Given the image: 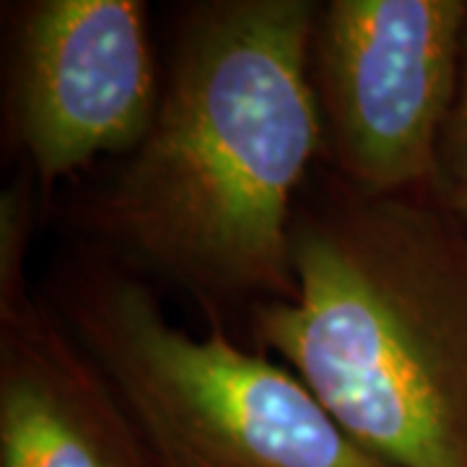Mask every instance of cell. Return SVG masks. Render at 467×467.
I'll return each instance as SVG.
<instances>
[{
  "mask_svg": "<svg viewBox=\"0 0 467 467\" xmlns=\"http://www.w3.org/2000/svg\"><path fill=\"white\" fill-rule=\"evenodd\" d=\"M296 301L252 306L275 350L392 467H467V221L426 192L330 180L291 221Z\"/></svg>",
  "mask_w": 467,
  "mask_h": 467,
  "instance_id": "cell-2",
  "label": "cell"
},
{
  "mask_svg": "<svg viewBox=\"0 0 467 467\" xmlns=\"http://www.w3.org/2000/svg\"><path fill=\"white\" fill-rule=\"evenodd\" d=\"M32 180L21 177L0 195V309L32 296L26 254L32 244Z\"/></svg>",
  "mask_w": 467,
  "mask_h": 467,
  "instance_id": "cell-7",
  "label": "cell"
},
{
  "mask_svg": "<svg viewBox=\"0 0 467 467\" xmlns=\"http://www.w3.org/2000/svg\"><path fill=\"white\" fill-rule=\"evenodd\" d=\"M431 195L467 221V32L462 45V66L457 97L451 104L447 128L439 140Z\"/></svg>",
  "mask_w": 467,
  "mask_h": 467,
  "instance_id": "cell-8",
  "label": "cell"
},
{
  "mask_svg": "<svg viewBox=\"0 0 467 467\" xmlns=\"http://www.w3.org/2000/svg\"><path fill=\"white\" fill-rule=\"evenodd\" d=\"M0 467H153L47 299L0 309Z\"/></svg>",
  "mask_w": 467,
  "mask_h": 467,
  "instance_id": "cell-6",
  "label": "cell"
},
{
  "mask_svg": "<svg viewBox=\"0 0 467 467\" xmlns=\"http://www.w3.org/2000/svg\"><path fill=\"white\" fill-rule=\"evenodd\" d=\"M317 14L312 0L184 11L149 133L84 208L104 254L201 301H296L291 221L325 149Z\"/></svg>",
  "mask_w": 467,
  "mask_h": 467,
  "instance_id": "cell-1",
  "label": "cell"
},
{
  "mask_svg": "<svg viewBox=\"0 0 467 467\" xmlns=\"http://www.w3.org/2000/svg\"><path fill=\"white\" fill-rule=\"evenodd\" d=\"M161 88L138 0H36L18 14L8 119L45 190L146 138Z\"/></svg>",
  "mask_w": 467,
  "mask_h": 467,
  "instance_id": "cell-5",
  "label": "cell"
},
{
  "mask_svg": "<svg viewBox=\"0 0 467 467\" xmlns=\"http://www.w3.org/2000/svg\"><path fill=\"white\" fill-rule=\"evenodd\" d=\"M47 304L112 387L153 467H392L356 444L288 367L167 317L104 252L57 267Z\"/></svg>",
  "mask_w": 467,
  "mask_h": 467,
  "instance_id": "cell-3",
  "label": "cell"
},
{
  "mask_svg": "<svg viewBox=\"0 0 467 467\" xmlns=\"http://www.w3.org/2000/svg\"><path fill=\"white\" fill-rule=\"evenodd\" d=\"M465 32L467 0L319 5L309 76L337 180L377 195H431Z\"/></svg>",
  "mask_w": 467,
  "mask_h": 467,
  "instance_id": "cell-4",
  "label": "cell"
}]
</instances>
